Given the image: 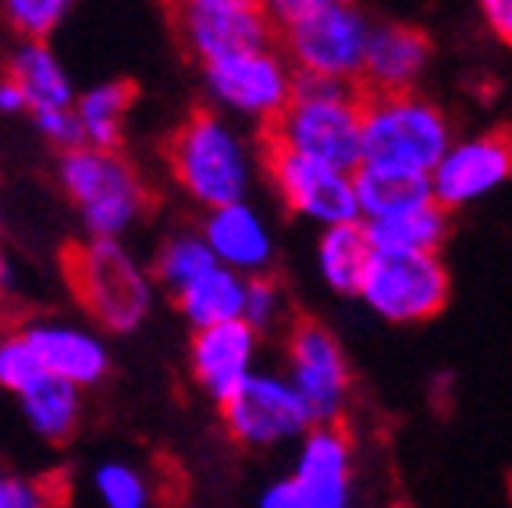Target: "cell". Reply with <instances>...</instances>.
I'll list each match as a JSON object with an SVG mask.
<instances>
[{"instance_id":"cell-1","label":"cell","mask_w":512,"mask_h":508,"mask_svg":"<svg viewBox=\"0 0 512 508\" xmlns=\"http://www.w3.org/2000/svg\"><path fill=\"white\" fill-rule=\"evenodd\" d=\"M274 43H281L292 72L328 82H360L370 40V18L349 0H271Z\"/></svg>"},{"instance_id":"cell-2","label":"cell","mask_w":512,"mask_h":508,"mask_svg":"<svg viewBox=\"0 0 512 508\" xmlns=\"http://www.w3.org/2000/svg\"><path fill=\"white\" fill-rule=\"evenodd\" d=\"M360 114V86L296 75L292 100L271 125H264V139L288 153L352 175L360 167Z\"/></svg>"},{"instance_id":"cell-3","label":"cell","mask_w":512,"mask_h":508,"mask_svg":"<svg viewBox=\"0 0 512 508\" xmlns=\"http://www.w3.org/2000/svg\"><path fill=\"white\" fill-rule=\"evenodd\" d=\"M164 157H168L171 178L203 210L246 203V192L253 185V160L242 135L221 114L192 111L171 132Z\"/></svg>"},{"instance_id":"cell-4","label":"cell","mask_w":512,"mask_h":508,"mask_svg":"<svg viewBox=\"0 0 512 508\" xmlns=\"http://www.w3.org/2000/svg\"><path fill=\"white\" fill-rule=\"evenodd\" d=\"M448 146H452V128L438 104L416 93L363 96L360 167L431 178Z\"/></svg>"},{"instance_id":"cell-5","label":"cell","mask_w":512,"mask_h":508,"mask_svg":"<svg viewBox=\"0 0 512 508\" xmlns=\"http://www.w3.org/2000/svg\"><path fill=\"white\" fill-rule=\"evenodd\" d=\"M61 267L79 306L104 331L132 334L150 317L153 281L121 242H75L61 253Z\"/></svg>"},{"instance_id":"cell-6","label":"cell","mask_w":512,"mask_h":508,"mask_svg":"<svg viewBox=\"0 0 512 508\" xmlns=\"http://www.w3.org/2000/svg\"><path fill=\"white\" fill-rule=\"evenodd\" d=\"M57 182L79 210L89 239L118 242L150 210V189L121 153L89 150V146L61 153Z\"/></svg>"},{"instance_id":"cell-7","label":"cell","mask_w":512,"mask_h":508,"mask_svg":"<svg viewBox=\"0 0 512 508\" xmlns=\"http://www.w3.org/2000/svg\"><path fill=\"white\" fill-rule=\"evenodd\" d=\"M360 295L388 324H424L448 306L452 281L441 256L374 253Z\"/></svg>"},{"instance_id":"cell-8","label":"cell","mask_w":512,"mask_h":508,"mask_svg":"<svg viewBox=\"0 0 512 508\" xmlns=\"http://www.w3.org/2000/svg\"><path fill=\"white\" fill-rule=\"evenodd\" d=\"M207 89L217 104L242 118H256L271 125L292 100V82L296 72L274 47L242 50V54L217 57V61L200 64Z\"/></svg>"},{"instance_id":"cell-9","label":"cell","mask_w":512,"mask_h":508,"mask_svg":"<svg viewBox=\"0 0 512 508\" xmlns=\"http://www.w3.org/2000/svg\"><path fill=\"white\" fill-rule=\"evenodd\" d=\"M260 150H264L267 178H271L274 192H278L281 203L292 214L324 224V228L360 221L356 192H352V175H342L335 167H324L317 160H306L299 153L281 150L271 139H264Z\"/></svg>"},{"instance_id":"cell-10","label":"cell","mask_w":512,"mask_h":508,"mask_svg":"<svg viewBox=\"0 0 512 508\" xmlns=\"http://www.w3.org/2000/svg\"><path fill=\"white\" fill-rule=\"evenodd\" d=\"M292 388L303 398L313 427H338L349 402V363L338 338L320 320L299 317L288 334Z\"/></svg>"},{"instance_id":"cell-11","label":"cell","mask_w":512,"mask_h":508,"mask_svg":"<svg viewBox=\"0 0 512 508\" xmlns=\"http://www.w3.org/2000/svg\"><path fill=\"white\" fill-rule=\"evenodd\" d=\"M175 29L200 64L274 47L267 4L260 0H189L175 8Z\"/></svg>"},{"instance_id":"cell-12","label":"cell","mask_w":512,"mask_h":508,"mask_svg":"<svg viewBox=\"0 0 512 508\" xmlns=\"http://www.w3.org/2000/svg\"><path fill=\"white\" fill-rule=\"evenodd\" d=\"M221 413L228 434L246 448H274L313 430L299 391L278 374H249L246 384L221 405Z\"/></svg>"},{"instance_id":"cell-13","label":"cell","mask_w":512,"mask_h":508,"mask_svg":"<svg viewBox=\"0 0 512 508\" xmlns=\"http://www.w3.org/2000/svg\"><path fill=\"white\" fill-rule=\"evenodd\" d=\"M505 182H512V128H491L477 139L448 146L441 164L431 171V196L452 214L491 196Z\"/></svg>"},{"instance_id":"cell-14","label":"cell","mask_w":512,"mask_h":508,"mask_svg":"<svg viewBox=\"0 0 512 508\" xmlns=\"http://www.w3.org/2000/svg\"><path fill=\"white\" fill-rule=\"evenodd\" d=\"M431 36L406 22H377L370 25L367 54L360 68L363 96H399L413 93L416 79L431 64Z\"/></svg>"},{"instance_id":"cell-15","label":"cell","mask_w":512,"mask_h":508,"mask_svg":"<svg viewBox=\"0 0 512 508\" xmlns=\"http://www.w3.org/2000/svg\"><path fill=\"white\" fill-rule=\"evenodd\" d=\"M18 334L32 349L43 374L61 377L79 391L100 384L111 370V352H107L104 338L86 327L61 324V320H32Z\"/></svg>"},{"instance_id":"cell-16","label":"cell","mask_w":512,"mask_h":508,"mask_svg":"<svg viewBox=\"0 0 512 508\" xmlns=\"http://www.w3.org/2000/svg\"><path fill=\"white\" fill-rule=\"evenodd\" d=\"M256 338L260 334L249 331L242 320L217 324L192 334V345H189L192 381L200 384V391H207L217 405L228 402L246 384V377L253 374Z\"/></svg>"},{"instance_id":"cell-17","label":"cell","mask_w":512,"mask_h":508,"mask_svg":"<svg viewBox=\"0 0 512 508\" xmlns=\"http://www.w3.org/2000/svg\"><path fill=\"white\" fill-rule=\"evenodd\" d=\"M203 242L214 253L217 267L235 270L239 278H256L267 274L274 260L271 228L249 203H232V207L210 210L203 221Z\"/></svg>"},{"instance_id":"cell-18","label":"cell","mask_w":512,"mask_h":508,"mask_svg":"<svg viewBox=\"0 0 512 508\" xmlns=\"http://www.w3.org/2000/svg\"><path fill=\"white\" fill-rule=\"evenodd\" d=\"M352 452L342 427H313L303 437L296 462V484L313 508H349Z\"/></svg>"},{"instance_id":"cell-19","label":"cell","mask_w":512,"mask_h":508,"mask_svg":"<svg viewBox=\"0 0 512 508\" xmlns=\"http://www.w3.org/2000/svg\"><path fill=\"white\" fill-rule=\"evenodd\" d=\"M374 253H402V256H441L448 235H452V214L438 203L406 210V214L381 217V221H360Z\"/></svg>"},{"instance_id":"cell-20","label":"cell","mask_w":512,"mask_h":508,"mask_svg":"<svg viewBox=\"0 0 512 508\" xmlns=\"http://www.w3.org/2000/svg\"><path fill=\"white\" fill-rule=\"evenodd\" d=\"M8 79L22 89L25 107L32 114L40 111H72L75 89L61 61L47 43H18L8 61Z\"/></svg>"},{"instance_id":"cell-21","label":"cell","mask_w":512,"mask_h":508,"mask_svg":"<svg viewBox=\"0 0 512 508\" xmlns=\"http://www.w3.org/2000/svg\"><path fill=\"white\" fill-rule=\"evenodd\" d=\"M136 93L139 89L132 79H111L75 96L72 111L79 118L82 143L89 150L118 153L121 139H125V118L132 111V104H136Z\"/></svg>"},{"instance_id":"cell-22","label":"cell","mask_w":512,"mask_h":508,"mask_svg":"<svg viewBox=\"0 0 512 508\" xmlns=\"http://www.w3.org/2000/svg\"><path fill=\"white\" fill-rule=\"evenodd\" d=\"M352 192H356L360 221H381V217H395L434 203L431 178L406 175V171H381V167H356Z\"/></svg>"},{"instance_id":"cell-23","label":"cell","mask_w":512,"mask_h":508,"mask_svg":"<svg viewBox=\"0 0 512 508\" xmlns=\"http://www.w3.org/2000/svg\"><path fill=\"white\" fill-rule=\"evenodd\" d=\"M22 402V413L29 420V427L43 437V441H68L79 427L82 416V391L75 384L61 381V377L40 374L29 388L18 395Z\"/></svg>"},{"instance_id":"cell-24","label":"cell","mask_w":512,"mask_h":508,"mask_svg":"<svg viewBox=\"0 0 512 508\" xmlns=\"http://www.w3.org/2000/svg\"><path fill=\"white\" fill-rule=\"evenodd\" d=\"M370 260H374V249H370L360 221L324 228L317 242V267L320 278L328 281V288H335L338 295H360Z\"/></svg>"},{"instance_id":"cell-25","label":"cell","mask_w":512,"mask_h":508,"mask_svg":"<svg viewBox=\"0 0 512 508\" xmlns=\"http://www.w3.org/2000/svg\"><path fill=\"white\" fill-rule=\"evenodd\" d=\"M242 295H246V278H239L235 270L214 267L200 281H192L185 292H178L175 302L192 331H207V327L242 320Z\"/></svg>"},{"instance_id":"cell-26","label":"cell","mask_w":512,"mask_h":508,"mask_svg":"<svg viewBox=\"0 0 512 508\" xmlns=\"http://www.w3.org/2000/svg\"><path fill=\"white\" fill-rule=\"evenodd\" d=\"M214 267H217V260L207 249V242H203V235H196V231H178V235H171V239L160 246L157 263H153V278L168 288V295L175 299L178 292H185L192 281H200L203 274H210Z\"/></svg>"},{"instance_id":"cell-27","label":"cell","mask_w":512,"mask_h":508,"mask_svg":"<svg viewBox=\"0 0 512 508\" xmlns=\"http://www.w3.org/2000/svg\"><path fill=\"white\" fill-rule=\"evenodd\" d=\"M0 508H68V480L64 473H47V477L0 473Z\"/></svg>"},{"instance_id":"cell-28","label":"cell","mask_w":512,"mask_h":508,"mask_svg":"<svg viewBox=\"0 0 512 508\" xmlns=\"http://www.w3.org/2000/svg\"><path fill=\"white\" fill-rule=\"evenodd\" d=\"M96 498L104 508H150L146 477L128 462H104L93 473Z\"/></svg>"},{"instance_id":"cell-29","label":"cell","mask_w":512,"mask_h":508,"mask_svg":"<svg viewBox=\"0 0 512 508\" xmlns=\"http://www.w3.org/2000/svg\"><path fill=\"white\" fill-rule=\"evenodd\" d=\"M0 11L11 29L22 36V43H47V36L72 8L64 0H8Z\"/></svg>"},{"instance_id":"cell-30","label":"cell","mask_w":512,"mask_h":508,"mask_svg":"<svg viewBox=\"0 0 512 508\" xmlns=\"http://www.w3.org/2000/svg\"><path fill=\"white\" fill-rule=\"evenodd\" d=\"M285 310V295H281V285L271 278V274H256V278H246V295H242V324L253 334L274 327L278 313Z\"/></svg>"},{"instance_id":"cell-31","label":"cell","mask_w":512,"mask_h":508,"mask_svg":"<svg viewBox=\"0 0 512 508\" xmlns=\"http://www.w3.org/2000/svg\"><path fill=\"white\" fill-rule=\"evenodd\" d=\"M40 363L32 356V349L25 345V338L18 331L0 338V388L11 395H22L36 377H40Z\"/></svg>"},{"instance_id":"cell-32","label":"cell","mask_w":512,"mask_h":508,"mask_svg":"<svg viewBox=\"0 0 512 508\" xmlns=\"http://www.w3.org/2000/svg\"><path fill=\"white\" fill-rule=\"evenodd\" d=\"M32 125H36V132H40L50 146H57L61 153L86 146L82 143V128H79L75 111H40V114H32Z\"/></svg>"},{"instance_id":"cell-33","label":"cell","mask_w":512,"mask_h":508,"mask_svg":"<svg viewBox=\"0 0 512 508\" xmlns=\"http://www.w3.org/2000/svg\"><path fill=\"white\" fill-rule=\"evenodd\" d=\"M256 508H313V505H310V498L299 491L296 480H278V484H271L260 494V505Z\"/></svg>"},{"instance_id":"cell-34","label":"cell","mask_w":512,"mask_h":508,"mask_svg":"<svg viewBox=\"0 0 512 508\" xmlns=\"http://www.w3.org/2000/svg\"><path fill=\"white\" fill-rule=\"evenodd\" d=\"M480 11H484V18H488L491 32H495L498 40L505 47H512V0H484Z\"/></svg>"},{"instance_id":"cell-35","label":"cell","mask_w":512,"mask_h":508,"mask_svg":"<svg viewBox=\"0 0 512 508\" xmlns=\"http://www.w3.org/2000/svg\"><path fill=\"white\" fill-rule=\"evenodd\" d=\"M22 111H29L22 89L4 75V79H0V114H22Z\"/></svg>"}]
</instances>
